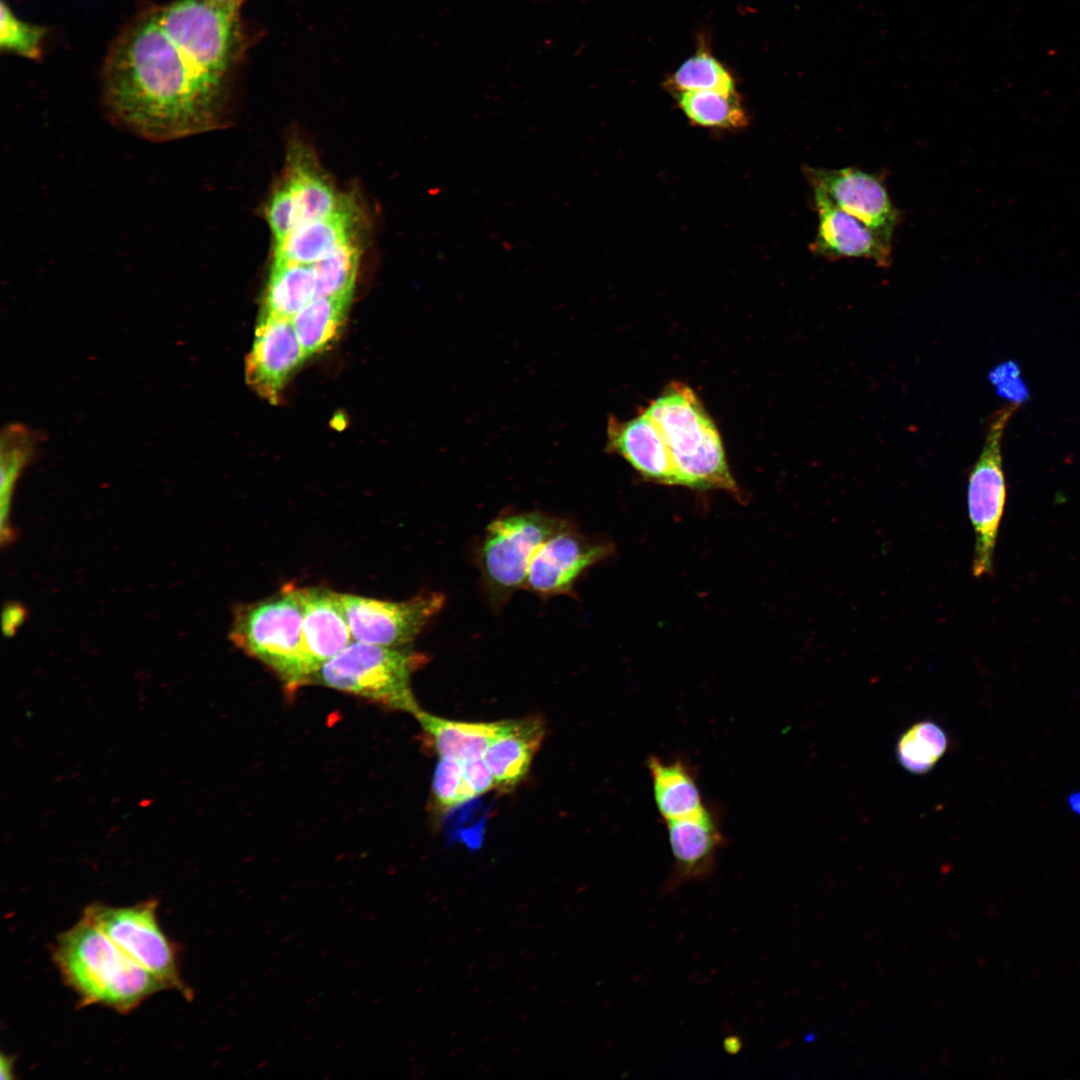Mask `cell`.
<instances>
[{
	"instance_id": "obj_38",
	"label": "cell",
	"mask_w": 1080,
	"mask_h": 1080,
	"mask_svg": "<svg viewBox=\"0 0 1080 1080\" xmlns=\"http://www.w3.org/2000/svg\"><path fill=\"white\" fill-rule=\"evenodd\" d=\"M1067 803L1070 810L1080 817V791H1074L1069 794Z\"/></svg>"
},
{
	"instance_id": "obj_15",
	"label": "cell",
	"mask_w": 1080,
	"mask_h": 1080,
	"mask_svg": "<svg viewBox=\"0 0 1080 1080\" xmlns=\"http://www.w3.org/2000/svg\"><path fill=\"white\" fill-rule=\"evenodd\" d=\"M818 226L811 250L830 260L862 258L880 267L891 264L892 241L834 205L822 192L812 190Z\"/></svg>"
},
{
	"instance_id": "obj_25",
	"label": "cell",
	"mask_w": 1080,
	"mask_h": 1080,
	"mask_svg": "<svg viewBox=\"0 0 1080 1080\" xmlns=\"http://www.w3.org/2000/svg\"><path fill=\"white\" fill-rule=\"evenodd\" d=\"M681 111L695 125L705 128L737 129L748 123L738 94L716 91L673 93Z\"/></svg>"
},
{
	"instance_id": "obj_5",
	"label": "cell",
	"mask_w": 1080,
	"mask_h": 1080,
	"mask_svg": "<svg viewBox=\"0 0 1080 1080\" xmlns=\"http://www.w3.org/2000/svg\"><path fill=\"white\" fill-rule=\"evenodd\" d=\"M426 656L408 647H387L359 641L326 661L311 677L318 684L412 713L420 709L412 693V674Z\"/></svg>"
},
{
	"instance_id": "obj_32",
	"label": "cell",
	"mask_w": 1080,
	"mask_h": 1080,
	"mask_svg": "<svg viewBox=\"0 0 1080 1080\" xmlns=\"http://www.w3.org/2000/svg\"><path fill=\"white\" fill-rule=\"evenodd\" d=\"M266 216L276 243L299 226L298 209L289 180L273 193Z\"/></svg>"
},
{
	"instance_id": "obj_19",
	"label": "cell",
	"mask_w": 1080,
	"mask_h": 1080,
	"mask_svg": "<svg viewBox=\"0 0 1080 1080\" xmlns=\"http://www.w3.org/2000/svg\"><path fill=\"white\" fill-rule=\"evenodd\" d=\"M647 768L654 802L665 822L694 814L707 806L695 771L686 761L650 756Z\"/></svg>"
},
{
	"instance_id": "obj_6",
	"label": "cell",
	"mask_w": 1080,
	"mask_h": 1080,
	"mask_svg": "<svg viewBox=\"0 0 1080 1080\" xmlns=\"http://www.w3.org/2000/svg\"><path fill=\"white\" fill-rule=\"evenodd\" d=\"M570 522L540 511L502 514L485 529L476 552L481 580L489 599L502 604L524 588L530 563L539 547Z\"/></svg>"
},
{
	"instance_id": "obj_13",
	"label": "cell",
	"mask_w": 1080,
	"mask_h": 1080,
	"mask_svg": "<svg viewBox=\"0 0 1080 1080\" xmlns=\"http://www.w3.org/2000/svg\"><path fill=\"white\" fill-rule=\"evenodd\" d=\"M673 856L672 871L660 888L662 895L685 883L708 880L724 844L718 815L706 806L694 814L665 822Z\"/></svg>"
},
{
	"instance_id": "obj_14",
	"label": "cell",
	"mask_w": 1080,
	"mask_h": 1080,
	"mask_svg": "<svg viewBox=\"0 0 1080 1080\" xmlns=\"http://www.w3.org/2000/svg\"><path fill=\"white\" fill-rule=\"evenodd\" d=\"M307 358L292 319L260 317L246 359V381L261 397L276 403L290 374Z\"/></svg>"
},
{
	"instance_id": "obj_34",
	"label": "cell",
	"mask_w": 1080,
	"mask_h": 1080,
	"mask_svg": "<svg viewBox=\"0 0 1080 1080\" xmlns=\"http://www.w3.org/2000/svg\"><path fill=\"white\" fill-rule=\"evenodd\" d=\"M464 777L476 796L495 788L494 778L484 758L461 763Z\"/></svg>"
},
{
	"instance_id": "obj_36",
	"label": "cell",
	"mask_w": 1080,
	"mask_h": 1080,
	"mask_svg": "<svg viewBox=\"0 0 1080 1080\" xmlns=\"http://www.w3.org/2000/svg\"><path fill=\"white\" fill-rule=\"evenodd\" d=\"M723 1047L728 1054H737L742 1047V1041L739 1037L732 1035L724 1039Z\"/></svg>"
},
{
	"instance_id": "obj_3",
	"label": "cell",
	"mask_w": 1080,
	"mask_h": 1080,
	"mask_svg": "<svg viewBox=\"0 0 1080 1080\" xmlns=\"http://www.w3.org/2000/svg\"><path fill=\"white\" fill-rule=\"evenodd\" d=\"M643 411L658 426L682 486L724 490L741 500L719 431L689 386L672 382Z\"/></svg>"
},
{
	"instance_id": "obj_7",
	"label": "cell",
	"mask_w": 1080,
	"mask_h": 1080,
	"mask_svg": "<svg viewBox=\"0 0 1080 1080\" xmlns=\"http://www.w3.org/2000/svg\"><path fill=\"white\" fill-rule=\"evenodd\" d=\"M1019 407V404L1009 403L995 412L982 452L969 475L967 504L975 537L972 574L976 578L990 575L993 570L996 540L1006 501L1001 440L1008 421Z\"/></svg>"
},
{
	"instance_id": "obj_12",
	"label": "cell",
	"mask_w": 1080,
	"mask_h": 1080,
	"mask_svg": "<svg viewBox=\"0 0 1080 1080\" xmlns=\"http://www.w3.org/2000/svg\"><path fill=\"white\" fill-rule=\"evenodd\" d=\"M612 551L608 541L585 536L569 524L536 551L524 588L543 597L568 594L588 568L606 559Z\"/></svg>"
},
{
	"instance_id": "obj_37",
	"label": "cell",
	"mask_w": 1080,
	"mask_h": 1080,
	"mask_svg": "<svg viewBox=\"0 0 1080 1080\" xmlns=\"http://www.w3.org/2000/svg\"><path fill=\"white\" fill-rule=\"evenodd\" d=\"M12 1064H13V1062H12V1059L10 1057H7L6 1055H3V1054L1 1055V1079L2 1080L12 1078V1075H11V1073H12Z\"/></svg>"
},
{
	"instance_id": "obj_39",
	"label": "cell",
	"mask_w": 1080,
	"mask_h": 1080,
	"mask_svg": "<svg viewBox=\"0 0 1080 1080\" xmlns=\"http://www.w3.org/2000/svg\"><path fill=\"white\" fill-rule=\"evenodd\" d=\"M209 1L214 2V3H218V4L232 5V6H238L239 3H240V0H209Z\"/></svg>"
},
{
	"instance_id": "obj_24",
	"label": "cell",
	"mask_w": 1080,
	"mask_h": 1080,
	"mask_svg": "<svg viewBox=\"0 0 1080 1080\" xmlns=\"http://www.w3.org/2000/svg\"><path fill=\"white\" fill-rule=\"evenodd\" d=\"M37 439L22 425L7 426L1 436V545L16 540V529L11 523V504L19 475L35 454Z\"/></svg>"
},
{
	"instance_id": "obj_27",
	"label": "cell",
	"mask_w": 1080,
	"mask_h": 1080,
	"mask_svg": "<svg viewBox=\"0 0 1080 1080\" xmlns=\"http://www.w3.org/2000/svg\"><path fill=\"white\" fill-rule=\"evenodd\" d=\"M948 737L936 722L924 720L913 724L898 739L896 757L899 764L913 774H925L943 757Z\"/></svg>"
},
{
	"instance_id": "obj_20",
	"label": "cell",
	"mask_w": 1080,
	"mask_h": 1080,
	"mask_svg": "<svg viewBox=\"0 0 1080 1080\" xmlns=\"http://www.w3.org/2000/svg\"><path fill=\"white\" fill-rule=\"evenodd\" d=\"M352 216L346 209L303 223L276 243L274 261L312 265L351 240Z\"/></svg>"
},
{
	"instance_id": "obj_26",
	"label": "cell",
	"mask_w": 1080,
	"mask_h": 1080,
	"mask_svg": "<svg viewBox=\"0 0 1080 1080\" xmlns=\"http://www.w3.org/2000/svg\"><path fill=\"white\" fill-rule=\"evenodd\" d=\"M665 85L672 93L681 91H716L736 94V84L727 67L702 47L687 58L668 77Z\"/></svg>"
},
{
	"instance_id": "obj_21",
	"label": "cell",
	"mask_w": 1080,
	"mask_h": 1080,
	"mask_svg": "<svg viewBox=\"0 0 1080 1080\" xmlns=\"http://www.w3.org/2000/svg\"><path fill=\"white\" fill-rule=\"evenodd\" d=\"M414 716L430 736L440 758L465 763L484 758L501 721L464 722L444 719L419 709Z\"/></svg>"
},
{
	"instance_id": "obj_16",
	"label": "cell",
	"mask_w": 1080,
	"mask_h": 1080,
	"mask_svg": "<svg viewBox=\"0 0 1080 1080\" xmlns=\"http://www.w3.org/2000/svg\"><path fill=\"white\" fill-rule=\"evenodd\" d=\"M299 594L303 608L302 651L309 684L315 672L353 638L340 593L321 587H299Z\"/></svg>"
},
{
	"instance_id": "obj_28",
	"label": "cell",
	"mask_w": 1080,
	"mask_h": 1080,
	"mask_svg": "<svg viewBox=\"0 0 1080 1080\" xmlns=\"http://www.w3.org/2000/svg\"><path fill=\"white\" fill-rule=\"evenodd\" d=\"M288 180L296 200L299 225L326 218L344 208L333 188L312 170L298 167Z\"/></svg>"
},
{
	"instance_id": "obj_18",
	"label": "cell",
	"mask_w": 1080,
	"mask_h": 1080,
	"mask_svg": "<svg viewBox=\"0 0 1080 1080\" xmlns=\"http://www.w3.org/2000/svg\"><path fill=\"white\" fill-rule=\"evenodd\" d=\"M544 734V722L537 717L501 721L484 754L497 788L511 789L526 776Z\"/></svg>"
},
{
	"instance_id": "obj_11",
	"label": "cell",
	"mask_w": 1080,
	"mask_h": 1080,
	"mask_svg": "<svg viewBox=\"0 0 1080 1080\" xmlns=\"http://www.w3.org/2000/svg\"><path fill=\"white\" fill-rule=\"evenodd\" d=\"M812 190L822 192L834 205L892 241L902 216L893 204L884 176L857 167H806Z\"/></svg>"
},
{
	"instance_id": "obj_17",
	"label": "cell",
	"mask_w": 1080,
	"mask_h": 1080,
	"mask_svg": "<svg viewBox=\"0 0 1080 1080\" xmlns=\"http://www.w3.org/2000/svg\"><path fill=\"white\" fill-rule=\"evenodd\" d=\"M606 450L624 458L647 481L682 486L658 426L643 410L626 421L609 417Z\"/></svg>"
},
{
	"instance_id": "obj_30",
	"label": "cell",
	"mask_w": 1080,
	"mask_h": 1080,
	"mask_svg": "<svg viewBox=\"0 0 1080 1080\" xmlns=\"http://www.w3.org/2000/svg\"><path fill=\"white\" fill-rule=\"evenodd\" d=\"M432 796L441 810L455 808L477 797L464 777L462 764L448 758H440L435 768Z\"/></svg>"
},
{
	"instance_id": "obj_1",
	"label": "cell",
	"mask_w": 1080,
	"mask_h": 1080,
	"mask_svg": "<svg viewBox=\"0 0 1080 1080\" xmlns=\"http://www.w3.org/2000/svg\"><path fill=\"white\" fill-rule=\"evenodd\" d=\"M103 72L107 111L144 139L184 138L214 121L222 80L205 71L165 32L154 9L121 33Z\"/></svg>"
},
{
	"instance_id": "obj_22",
	"label": "cell",
	"mask_w": 1080,
	"mask_h": 1080,
	"mask_svg": "<svg viewBox=\"0 0 1080 1080\" xmlns=\"http://www.w3.org/2000/svg\"><path fill=\"white\" fill-rule=\"evenodd\" d=\"M315 297L316 280L311 265L273 260L261 317L292 319Z\"/></svg>"
},
{
	"instance_id": "obj_29",
	"label": "cell",
	"mask_w": 1080,
	"mask_h": 1080,
	"mask_svg": "<svg viewBox=\"0 0 1080 1080\" xmlns=\"http://www.w3.org/2000/svg\"><path fill=\"white\" fill-rule=\"evenodd\" d=\"M359 257L357 246L349 240L312 264L316 297L353 293Z\"/></svg>"
},
{
	"instance_id": "obj_9",
	"label": "cell",
	"mask_w": 1080,
	"mask_h": 1080,
	"mask_svg": "<svg viewBox=\"0 0 1080 1080\" xmlns=\"http://www.w3.org/2000/svg\"><path fill=\"white\" fill-rule=\"evenodd\" d=\"M237 7L176 0L154 11L166 33L205 71L223 80L234 55Z\"/></svg>"
},
{
	"instance_id": "obj_33",
	"label": "cell",
	"mask_w": 1080,
	"mask_h": 1080,
	"mask_svg": "<svg viewBox=\"0 0 1080 1080\" xmlns=\"http://www.w3.org/2000/svg\"><path fill=\"white\" fill-rule=\"evenodd\" d=\"M989 378L996 386L998 394L1011 403L1020 405L1029 398V390L1020 376L1016 362L1007 361L995 367Z\"/></svg>"
},
{
	"instance_id": "obj_4",
	"label": "cell",
	"mask_w": 1080,
	"mask_h": 1080,
	"mask_svg": "<svg viewBox=\"0 0 1080 1080\" xmlns=\"http://www.w3.org/2000/svg\"><path fill=\"white\" fill-rule=\"evenodd\" d=\"M302 622L299 587L285 585L267 598L236 607L229 638L271 669L289 691H295L308 684Z\"/></svg>"
},
{
	"instance_id": "obj_35",
	"label": "cell",
	"mask_w": 1080,
	"mask_h": 1080,
	"mask_svg": "<svg viewBox=\"0 0 1080 1080\" xmlns=\"http://www.w3.org/2000/svg\"><path fill=\"white\" fill-rule=\"evenodd\" d=\"M28 616L26 608L19 602L9 601L3 607L2 628L6 637L13 636Z\"/></svg>"
},
{
	"instance_id": "obj_31",
	"label": "cell",
	"mask_w": 1080,
	"mask_h": 1080,
	"mask_svg": "<svg viewBox=\"0 0 1080 1080\" xmlns=\"http://www.w3.org/2000/svg\"><path fill=\"white\" fill-rule=\"evenodd\" d=\"M45 29L18 19L9 7L1 2L0 47L23 57L37 59L41 56Z\"/></svg>"
},
{
	"instance_id": "obj_23",
	"label": "cell",
	"mask_w": 1080,
	"mask_h": 1080,
	"mask_svg": "<svg viewBox=\"0 0 1080 1080\" xmlns=\"http://www.w3.org/2000/svg\"><path fill=\"white\" fill-rule=\"evenodd\" d=\"M352 294L315 297L292 318L307 357L325 350L336 340L343 328Z\"/></svg>"
},
{
	"instance_id": "obj_8",
	"label": "cell",
	"mask_w": 1080,
	"mask_h": 1080,
	"mask_svg": "<svg viewBox=\"0 0 1080 1080\" xmlns=\"http://www.w3.org/2000/svg\"><path fill=\"white\" fill-rule=\"evenodd\" d=\"M83 917L154 975L166 989L179 991L184 996L190 994L179 974L175 945L159 925L155 900L128 907L94 903L86 907Z\"/></svg>"
},
{
	"instance_id": "obj_10",
	"label": "cell",
	"mask_w": 1080,
	"mask_h": 1080,
	"mask_svg": "<svg viewBox=\"0 0 1080 1080\" xmlns=\"http://www.w3.org/2000/svg\"><path fill=\"white\" fill-rule=\"evenodd\" d=\"M340 599L353 640L387 647H408L445 602L438 592L398 602L346 593Z\"/></svg>"
},
{
	"instance_id": "obj_2",
	"label": "cell",
	"mask_w": 1080,
	"mask_h": 1080,
	"mask_svg": "<svg viewBox=\"0 0 1080 1080\" xmlns=\"http://www.w3.org/2000/svg\"><path fill=\"white\" fill-rule=\"evenodd\" d=\"M53 959L84 1005L129 1013L153 994L167 990L85 917L57 937Z\"/></svg>"
}]
</instances>
